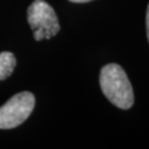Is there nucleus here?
Returning a JSON list of instances; mask_svg holds the SVG:
<instances>
[{
  "label": "nucleus",
  "instance_id": "20e7f679",
  "mask_svg": "<svg viewBox=\"0 0 149 149\" xmlns=\"http://www.w3.org/2000/svg\"><path fill=\"white\" fill-rule=\"evenodd\" d=\"M17 60L11 52H1L0 53V81L8 79L16 68Z\"/></svg>",
  "mask_w": 149,
  "mask_h": 149
},
{
  "label": "nucleus",
  "instance_id": "7ed1b4c3",
  "mask_svg": "<svg viewBox=\"0 0 149 149\" xmlns=\"http://www.w3.org/2000/svg\"><path fill=\"white\" fill-rule=\"evenodd\" d=\"M36 105L34 95L30 92H21L12 96L0 107V129L18 127L27 120Z\"/></svg>",
  "mask_w": 149,
  "mask_h": 149
},
{
  "label": "nucleus",
  "instance_id": "f257e3e1",
  "mask_svg": "<svg viewBox=\"0 0 149 149\" xmlns=\"http://www.w3.org/2000/svg\"><path fill=\"white\" fill-rule=\"evenodd\" d=\"M100 84L103 94L116 107L128 109L134 105L132 84L125 71L118 64H107L102 69Z\"/></svg>",
  "mask_w": 149,
  "mask_h": 149
},
{
  "label": "nucleus",
  "instance_id": "423d86ee",
  "mask_svg": "<svg viewBox=\"0 0 149 149\" xmlns=\"http://www.w3.org/2000/svg\"><path fill=\"white\" fill-rule=\"evenodd\" d=\"M71 2H75V3H83V2H88L92 0H70Z\"/></svg>",
  "mask_w": 149,
  "mask_h": 149
},
{
  "label": "nucleus",
  "instance_id": "f03ea898",
  "mask_svg": "<svg viewBox=\"0 0 149 149\" xmlns=\"http://www.w3.org/2000/svg\"><path fill=\"white\" fill-rule=\"evenodd\" d=\"M28 22L33 30L36 41L50 40L60 31V24L55 11L43 0H34L27 12Z\"/></svg>",
  "mask_w": 149,
  "mask_h": 149
},
{
  "label": "nucleus",
  "instance_id": "39448f33",
  "mask_svg": "<svg viewBox=\"0 0 149 149\" xmlns=\"http://www.w3.org/2000/svg\"><path fill=\"white\" fill-rule=\"evenodd\" d=\"M146 27H147V38H148L149 42V3L148 8H147V15H146Z\"/></svg>",
  "mask_w": 149,
  "mask_h": 149
}]
</instances>
